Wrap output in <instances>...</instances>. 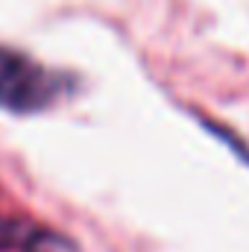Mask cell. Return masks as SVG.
I'll return each instance as SVG.
<instances>
[{"instance_id":"obj_2","label":"cell","mask_w":249,"mask_h":252,"mask_svg":"<svg viewBox=\"0 0 249 252\" xmlns=\"http://www.w3.org/2000/svg\"><path fill=\"white\" fill-rule=\"evenodd\" d=\"M0 252H79L76 244L41 223L24 217H0Z\"/></svg>"},{"instance_id":"obj_1","label":"cell","mask_w":249,"mask_h":252,"mask_svg":"<svg viewBox=\"0 0 249 252\" xmlns=\"http://www.w3.org/2000/svg\"><path fill=\"white\" fill-rule=\"evenodd\" d=\"M76 79L62 70H50L30 53L0 47V109L9 115H38L53 109L62 97L73 94Z\"/></svg>"}]
</instances>
